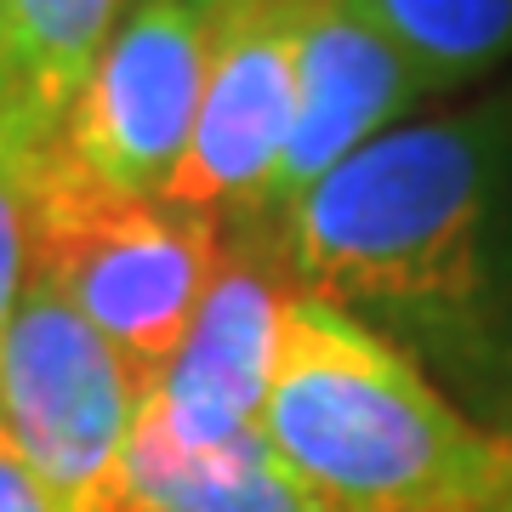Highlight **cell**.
Listing matches in <instances>:
<instances>
[{"label": "cell", "mask_w": 512, "mask_h": 512, "mask_svg": "<svg viewBox=\"0 0 512 512\" xmlns=\"http://www.w3.org/2000/svg\"><path fill=\"white\" fill-rule=\"evenodd\" d=\"M296 291L404 348L450 399L512 433V97L393 126L268 228Z\"/></svg>", "instance_id": "cell-1"}, {"label": "cell", "mask_w": 512, "mask_h": 512, "mask_svg": "<svg viewBox=\"0 0 512 512\" xmlns=\"http://www.w3.org/2000/svg\"><path fill=\"white\" fill-rule=\"evenodd\" d=\"M256 433L330 512H501L507 439L478 427L382 330L291 291Z\"/></svg>", "instance_id": "cell-2"}, {"label": "cell", "mask_w": 512, "mask_h": 512, "mask_svg": "<svg viewBox=\"0 0 512 512\" xmlns=\"http://www.w3.org/2000/svg\"><path fill=\"white\" fill-rule=\"evenodd\" d=\"M222 222L165 194H114L57 148H40L29 188V279L52 285L143 382L183 348L222 262Z\"/></svg>", "instance_id": "cell-3"}, {"label": "cell", "mask_w": 512, "mask_h": 512, "mask_svg": "<svg viewBox=\"0 0 512 512\" xmlns=\"http://www.w3.org/2000/svg\"><path fill=\"white\" fill-rule=\"evenodd\" d=\"M148 387L52 285H23L0 336V427L57 512H126V450Z\"/></svg>", "instance_id": "cell-4"}, {"label": "cell", "mask_w": 512, "mask_h": 512, "mask_svg": "<svg viewBox=\"0 0 512 512\" xmlns=\"http://www.w3.org/2000/svg\"><path fill=\"white\" fill-rule=\"evenodd\" d=\"M211 69V12L131 0L86 74L57 148L114 194H165L183 165Z\"/></svg>", "instance_id": "cell-5"}, {"label": "cell", "mask_w": 512, "mask_h": 512, "mask_svg": "<svg viewBox=\"0 0 512 512\" xmlns=\"http://www.w3.org/2000/svg\"><path fill=\"white\" fill-rule=\"evenodd\" d=\"M296 120V0H234L211 12V69L183 165L171 171L165 200L262 222L274 171L285 160Z\"/></svg>", "instance_id": "cell-6"}, {"label": "cell", "mask_w": 512, "mask_h": 512, "mask_svg": "<svg viewBox=\"0 0 512 512\" xmlns=\"http://www.w3.org/2000/svg\"><path fill=\"white\" fill-rule=\"evenodd\" d=\"M291 291L296 285L268 234L239 228L222 245V262L200 296L183 348L148 387V416L183 450H217L256 433L279 370Z\"/></svg>", "instance_id": "cell-7"}, {"label": "cell", "mask_w": 512, "mask_h": 512, "mask_svg": "<svg viewBox=\"0 0 512 512\" xmlns=\"http://www.w3.org/2000/svg\"><path fill=\"white\" fill-rule=\"evenodd\" d=\"M433 92L421 69L342 0H296V120L256 234Z\"/></svg>", "instance_id": "cell-8"}, {"label": "cell", "mask_w": 512, "mask_h": 512, "mask_svg": "<svg viewBox=\"0 0 512 512\" xmlns=\"http://www.w3.org/2000/svg\"><path fill=\"white\" fill-rule=\"evenodd\" d=\"M126 512H330L262 433L217 450H183L160 421L137 416L126 450Z\"/></svg>", "instance_id": "cell-9"}, {"label": "cell", "mask_w": 512, "mask_h": 512, "mask_svg": "<svg viewBox=\"0 0 512 512\" xmlns=\"http://www.w3.org/2000/svg\"><path fill=\"white\" fill-rule=\"evenodd\" d=\"M120 12L126 0H6L18 57V114H29L46 137L63 131Z\"/></svg>", "instance_id": "cell-10"}, {"label": "cell", "mask_w": 512, "mask_h": 512, "mask_svg": "<svg viewBox=\"0 0 512 512\" xmlns=\"http://www.w3.org/2000/svg\"><path fill=\"white\" fill-rule=\"evenodd\" d=\"M382 29L433 92L467 86L512 57V0H342Z\"/></svg>", "instance_id": "cell-11"}, {"label": "cell", "mask_w": 512, "mask_h": 512, "mask_svg": "<svg viewBox=\"0 0 512 512\" xmlns=\"http://www.w3.org/2000/svg\"><path fill=\"white\" fill-rule=\"evenodd\" d=\"M46 143L52 137L29 114H0V336L29 285V188H35V160Z\"/></svg>", "instance_id": "cell-12"}, {"label": "cell", "mask_w": 512, "mask_h": 512, "mask_svg": "<svg viewBox=\"0 0 512 512\" xmlns=\"http://www.w3.org/2000/svg\"><path fill=\"white\" fill-rule=\"evenodd\" d=\"M0 512H57L52 490L40 484V473L23 461L12 433L0 427Z\"/></svg>", "instance_id": "cell-13"}, {"label": "cell", "mask_w": 512, "mask_h": 512, "mask_svg": "<svg viewBox=\"0 0 512 512\" xmlns=\"http://www.w3.org/2000/svg\"><path fill=\"white\" fill-rule=\"evenodd\" d=\"M18 109V57H12V18L0 0V114Z\"/></svg>", "instance_id": "cell-14"}, {"label": "cell", "mask_w": 512, "mask_h": 512, "mask_svg": "<svg viewBox=\"0 0 512 512\" xmlns=\"http://www.w3.org/2000/svg\"><path fill=\"white\" fill-rule=\"evenodd\" d=\"M188 6H200V12H222V6H234V0H188Z\"/></svg>", "instance_id": "cell-15"}, {"label": "cell", "mask_w": 512, "mask_h": 512, "mask_svg": "<svg viewBox=\"0 0 512 512\" xmlns=\"http://www.w3.org/2000/svg\"><path fill=\"white\" fill-rule=\"evenodd\" d=\"M507 456H512V433H507ZM501 512H512V484H507V507H501Z\"/></svg>", "instance_id": "cell-16"}, {"label": "cell", "mask_w": 512, "mask_h": 512, "mask_svg": "<svg viewBox=\"0 0 512 512\" xmlns=\"http://www.w3.org/2000/svg\"><path fill=\"white\" fill-rule=\"evenodd\" d=\"M507 97H512V92H507Z\"/></svg>", "instance_id": "cell-17"}]
</instances>
